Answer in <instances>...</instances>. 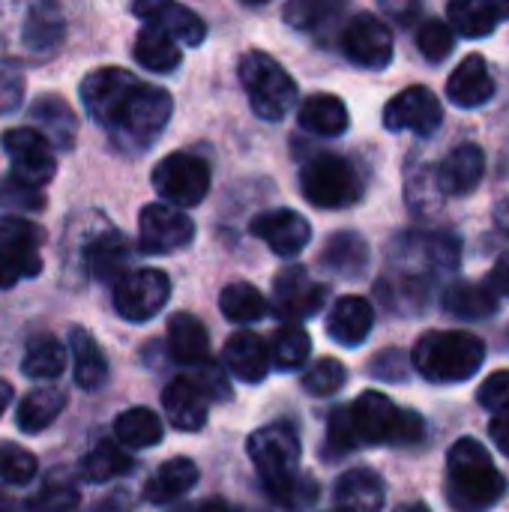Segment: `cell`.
<instances>
[{"label": "cell", "mask_w": 509, "mask_h": 512, "mask_svg": "<svg viewBox=\"0 0 509 512\" xmlns=\"http://www.w3.org/2000/svg\"><path fill=\"white\" fill-rule=\"evenodd\" d=\"M162 408L174 429L198 432L207 423V396L192 378H174L162 390Z\"/></svg>", "instance_id": "obj_20"}, {"label": "cell", "mask_w": 509, "mask_h": 512, "mask_svg": "<svg viewBox=\"0 0 509 512\" xmlns=\"http://www.w3.org/2000/svg\"><path fill=\"white\" fill-rule=\"evenodd\" d=\"M324 300H327V288L318 285L303 267L291 264L273 282L270 309H273L276 318L294 324V321H306V318L318 315L321 306H324Z\"/></svg>", "instance_id": "obj_13"}, {"label": "cell", "mask_w": 509, "mask_h": 512, "mask_svg": "<svg viewBox=\"0 0 509 512\" xmlns=\"http://www.w3.org/2000/svg\"><path fill=\"white\" fill-rule=\"evenodd\" d=\"M486 177V153L477 144H462L438 165V189L447 195H471Z\"/></svg>", "instance_id": "obj_19"}, {"label": "cell", "mask_w": 509, "mask_h": 512, "mask_svg": "<svg viewBox=\"0 0 509 512\" xmlns=\"http://www.w3.org/2000/svg\"><path fill=\"white\" fill-rule=\"evenodd\" d=\"M81 102L87 114L108 132L117 150L144 153L168 126L174 102L171 93L138 81L120 66H105L81 81Z\"/></svg>", "instance_id": "obj_1"}, {"label": "cell", "mask_w": 509, "mask_h": 512, "mask_svg": "<svg viewBox=\"0 0 509 512\" xmlns=\"http://www.w3.org/2000/svg\"><path fill=\"white\" fill-rule=\"evenodd\" d=\"M153 189L171 207H195L210 192V168L201 156L171 153L153 168Z\"/></svg>", "instance_id": "obj_8"}, {"label": "cell", "mask_w": 509, "mask_h": 512, "mask_svg": "<svg viewBox=\"0 0 509 512\" xmlns=\"http://www.w3.org/2000/svg\"><path fill=\"white\" fill-rule=\"evenodd\" d=\"M78 489L72 483H48L36 498L33 507L39 512H75L78 507Z\"/></svg>", "instance_id": "obj_48"}, {"label": "cell", "mask_w": 509, "mask_h": 512, "mask_svg": "<svg viewBox=\"0 0 509 512\" xmlns=\"http://www.w3.org/2000/svg\"><path fill=\"white\" fill-rule=\"evenodd\" d=\"M69 351H72V369H75V384L81 390H99L108 381V363L96 339L84 327L69 330Z\"/></svg>", "instance_id": "obj_31"}, {"label": "cell", "mask_w": 509, "mask_h": 512, "mask_svg": "<svg viewBox=\"0 0 509 512\" xmlns=\"http://www.w3.org/2000/svg\"><path fill=\"white\" fill-rule=\"evenodd\" d=\"M444 309L456 318H465V321H483V318H492L498 312V303L501 297L492 291L489 282H456L444 291Z\"/></svg>", "instance_id": "obj_29"}, {"label": "cell", "mask_w": 509, "mask_h": 512, "mask_svg": "<svg viewBox=\"0 0 509 512\" xmlns=\"http://www.w3.org/2000/svg\"><path fill=\"white\" fill-rule=\"evenodd\" d=\"M507 492V480L474 438H459L447 456V498L459 512H483L495 507Z\"/></svg>", "instance_id": "obj_2"}, {"label": "cell", "mask_w": 509, "mask_h": 512, "mask_svg": "<svg viewBox=\"0 0 509 512\" xmlns=\"http://www.w3.org/2000/svg\"><path fill=\"white\" fill-rule=\"evenodd\" d=\"M396 512H432L426 504H402Z\"/></svg>", "instance_id": "obj_58"}, {"label": "cell", "mask_w": 509, "mask_h": 512, "mask_svg": "<svg viewBox=\"0 0 509 512\" xmlns=\"http://www.w3.org/2000/svg\"><path fill=\"white\" fill-rule=\"evenodd\" d=\"M114 435L129 450H147L165 438V429L150 408H129L114 420Z\"/></svg>", "instance_id": "obj_36"}, {"label": "cell", "mask_w": 509, "mask_h": 512, "mask_svg": "<svg viewBox=\"0 0 509 512\" xmlns=\"http://www.w3.org/2000/svg\"><path fill=\"white\" fill-rule=\"evenodd\" d=\"M9 402H12V387L6 381H0V414L9 408Z\"/></svg>", "instance_id": "obj_57"}, {"label": "cell", "mask_w": 509, "mask_h": 512, "mask_svg": "<svg viewBox=\"0 0 509 512\" xmlns=\"http://www.w3.org/2000/svg\"><path fill=\"white\" fill-rule=\"evenodd\" d=\"M339 6L336 3H324V0H297L285 6V21L297 30H318L327 24L330 15H336Z\"/></svg>", "instance_id": "obj_46"}, {"label": "cell", "mask_w": 509, "mask_h": 512, "mask_svg": "<svg viewBox=\"0 0 509 512\" xmlns=\"http://www.w3.org/2000/svg\"><path fill=\"white\" fill-rule=\"evenodd\" d=\"M39 474V462L30 450L0 441V483L6 486H27Z\"/></svg>", "instance_id": "obj_42"}, {"label": "cell", "mask_w": 509, "mask_h": 512, "mask_svg": "<svg viewBox=\"0 0 509 512\" xmlns=\"http://www.w3.org/2000/svg\"><path fill=\"white\" fill-rule=\"evenodd\" d=\"M450 15V27L459 36L468 39H480L489 36L501 18H507V3H489V0H456L447 9Z\"/></svg>", "instance_id": "obj_32"}, {"label": "cell", "mask_w": 509, "mask_h": 512, "mask_svg": "<svg viewBox=\"0 0 509 512\" xmlns=\"http://www.w3.org/2000/svg\"><path fill=\"white\" fill-rule=\"evenodd\" d=\"M168 351L174 357V363L180 366H201L210 360V336L207 327L189 315V312H177L168 321Z\"/></svg>", "instance_id": "obj_24"}, {"label": "cell", "mask_w": 509, "mask_h": 512, "mask_svg": "<svg viewBox=\"0 0 509 512\" xmlns=\"http://www.w3.org/2000/svg\"><path fill=\"white\" fill-rule=\"evenodd\" d=\"M309 354H312V339L297 324H285L270 336V360L282 372L303 366L309 360Z\"/></svg>", "instance_id": "obj_40"}, {"label": "cell", "mask_w": 509, "mask_h": 512, "mask_svg": "<svg viewBox=\"0 0 509 512\" xmlns=\"http://www.w3.org/2000/svg\"><path fill=\"white\" fill-rule=\"evenodd\" d=\"M489 435H492V441L498 444V450L509 456V408L507 411H501V414H495V420H492V426H489Z\"/></svg>", "instance_id": "obj_54"}, {"label": "cell", "mask_w": 509, "mask_h": 512, "mask_svg": "<svg viewBox=\"0 0 509 512\" xmlns=\"http://www.w3.org/2000/svg\"><path fill=\"white\" fill-rule=\"evenodd\" d=\"M132 471V456H126L114 441H99L81 459V477L87 483H108Z\"/></svg>", "instance_id": "obj_38"}, {"label": "cell", "mask_w": 509, "mask_h": 512, "mask_svg": "<svg viewBox=\"0 0 509 512\" xmlns=\"http://www.w3.org/2000/svg\"><path fill=\"white\" fill-rule=\"evenodd\" d=\"M219 309L234 324H252L267 315V300L258 288H252L246 282H234L219 294Z\"/></svg>", "instance_id": "obj_39"}, {"label": "cell", "mask_w": 509, "mask_h": 512, "mask_svg": "<svg viewBox=\"0 0 509 512\" xmlns=\"http://www.w3.org/2000/svg\"><path fill=\"white\" fill-rule=\"evenodd\" d=\"M267 345L255 336V333H234L228 342H225V351H222V360L228 366V372L234 378H240L243 384H261L267 378V369H270V360H267Z\"/></svg>", "instance_id": "obj_25"}, {"label": "cell", "mask_w": 509, "mask_h": 512, "mask_svg": "<svg viewBox=\"0 0 509 512\" xmlns=\"http://www.w3.org/2000/svg\"><path fill=\"white\" fill-rule=\"evenodd\" d=\"M66 369V351L54 336H33L27 342L21 372L33 381H54Z\"/></svg>", "instance_id": "obj_37"}, {"label": "cell", "mask_w": 509, "mask_h": 512, "mask_svg": "<svg viewBox=\"0 0 509 512\" xmlns=\"http://www.w3.org/2000/svg\"><path fill=\"white\" fill-rule=\"evenodd\" d=\"M345 381H348L345 366H342L339 360L324 357V360H318V363L303 375V390L312 393V396H333V393H339V390L345 387Z\"/></svg>", "instance_id": "obj_44"}, {"label": "cell", "mask_w": 509, "mask_h": 512, "mask_svg": "<svg viewBox=\"0 0 509 512\" xmlns=\"http://www.w3.org/2000/svg\"><path fill=\"white\" fill-rule=\"evenodd\" d=\"M441 120H444L441 99L423 84L402 90L384 108V126L390 132H414L426 138L441 126Z\"/></svg>", "instance_id": "obj_15"}, {"label": "cell", "mask_w": 509, "mask_h": 512, "mask_svg": "<svg viewBox=\"0 0 509 512\" xmlns=\"http://www.w3.org/2000/svg\"><path fill=\"white\" fill-rule=\"evenodd\" d=\"M477 399H480V405H483V408H489V411H495V414L507 411L509 408V369L492 372V375L483 381V387H480Z\"/></svg>", "instance_id": "obj_49"}, {"label": "cell", "mask_w": 509, "mask_h": 512, "mask_svg": "<svg viewBox=\"0 0 509 512\" xmlns=\"http://www.w3.org/2000/svg\"><path fill=\"white\" fill-rule=\"evenodd\" d=\"M360 444H363V441H360V435H357L351 408L333 411L330 426H327V453H330V456H342V453H351V450L360 447Z\"/></svg>", "instance_id": "obj_47"}, {"label": "cell", "mask_w": 509, "mask_h": 512, "mask_svg": "<svg viewBox=\"0 0 509 512\" xmlns=\"http://www.w3.org/2000/svg\"><path fill=\"white\" fill-rule=\"evenodd\" d=\"M18 30H21V45L27 60H45L48 54L57 51V45L66 36V21L57 6L51 3H30L18 9Z\"/></svg>", "instance_id": "obj_16"}, {"label": "cell", "mask_w": 509, "mask_h": 512, "mask_svg": "<svg viewBox=\"0 0 509 512\" xmlns=\"http://www.w3.org/2000/svg\"><path fill=\"white\" fill-rule=\"evenodd\" d=\"M402 369H408V360H405V354H402V351L381 354V357H375V363H372V375H375V378L405 381V378H408V372H402Z\"/></svg>", "instance_id": "obj_52"}, {"label": "cell", "mask_w": 509, "mask_h": 512, "mask_svg": "<svg viewBox=\"0 0 509 512\" xmlns=\"http://www.w3.org/2000/svg\"><path fill=\"white\" fill-rule=\"evenodd\" d=\"M168 297H171V279L153 267L132 270L114 285V309L123 321L132 324H144L156 318L165 309Z\"/></svg>", "instance_id": "obj_10"}, {"label": "cell", "mask_w": 509, "mask_h": 512, "mask_svg": "<svg viewBox=\"0 0 509 512\" xmlns=\"http://www.w3.org/2000/svg\"><path fill=\"white\" fill-rule=\"evenodd\" d=\"M417 48L426 60L438 63L453 51V27L441 18H429L417 30Z\"/></svg>", "instance_id": "obj_45"}, {"label": "cell", "mask_w": 509, "mask_h": 512, "mask_svg": "<svg viewBox=\"0 0 509 512\" xmlns=\"http://www.w3.org/2000/svg\"><path fill=\"white\" fill-rule=\"evenodd\" d=\"M447 96L459 108H480L495 96V78L480 54H468L447 81Z\"/></svg>", "instance_id": "obj_21"}, {"label": "cell", "mask_w": 509, "mask_h": 512, "mask_svg": "<svg viewBox=\"0 0 509 512\" xmlns=\"http://www.w3.org/2000/svg\"><path fill=\"white\" fill-rule=\"evenodd\" d=\"M42 240L45 231L27 216H0V291L42 273Z\"/></svg>", "instance_id": "obj_6"}, {"label": "cell", "mask_w": 509, "mask_h": 512, "mask_svg": "<svg viewBox=\"0 0 509 512\" xmlns=\"http://www.w3.org/2000/svg\"><path fill=\"white\" fill-rule=\"evenodd\" d=\"M192 512H234L225 501H219V498H210V501H204V504H198Z\"/></svg>", "instance_id": "obj_56"}, {"label": "cell", "mask_w": 509, "mask_h": 512, "mask_svg": "<svg viewBox=\"0 0 509 512\" xmlns=\"http://www.w3.org/2000/svg\"><path fill=\"white\" fill-rule=\"evenodd\" d=\"M489 285L498 297H509V249L495 261V267L489 273Z\"/></svg>", "instance_id": "obj_53"}, {"label": "cell", "mask_w": 509, "mask_h": 512, "mask_svg": "<svg viewBox=\"0 0 509 512\" xmlns=\"http://www.w3.org/2000/svg\"><path fill=\"white\" fill-rule=\"evenodd\" d=\"M240 84L249 93L252 111L261 120L279 123L297 105V84L294 78L264 51H249L240 57Z\"/></svg>", "instance_id": "obj_4"}, {"label": "cell", "mask_w": 509, "mask_h": 512, "mask_svg": "<svg viewBox=\"0 0 509 512\" xmlns=\"http://www.w3.org/2000/svg\"><path fill=\"white\" fill-rule=\"evenodd\" d=\"M30 117L39 123V132L45 135L51 150H72L78 138V120L60 96H39L30 108Z\"/></svg>", "instance_id": "obj_28"}, {"label": "cell", "mask_w": 509, "mask_h": 512, "mask_svg": "<svg viewBox=\"0 0 509 512\" xmlns=\"http://www.w3.org/2000/svg\"><path fill=\"white\" fill-rule=\"evenodd\" d=\"M192 381L204 390V396H207V399H210V396H213V399H231L228 378H225V372H222L213 360H207V363L195 366Z\"/></svg>", "instance_id": "obj_50"}, {"label": "cell", "mask_w": 509, "mask_h": 512, "mask_svg": "<svg viewBox=\"0 0 509 512\" xmlns=\"http://www.w3.org/2000/svg\"><path fill=\"white\" fill-rule=\"evenodd\" d=\"M300 189L303 198L321 210H345L354 207L363 195V183L354 171V165L342 156H315L300 171Z\"/></svg>", "instance_id": "obj_7"}, {"label": "cell", "mask_w": 509, "mask_h": 512, "mask_svg": "<svg viewBox=\"0 0 509 512\" xmlns=\"http://www.w3.org/2000/svg\"><path fill=\"white\" fill-rule=\"evenodd\" d=\"M195 240V222L171 204H147L138 219V246L147 255H171Z\"/></svg>", "instance_id": "obj_12"}, {"label": "cell", "mask_w": 509, "mask_h": 512, "mask_svg": "<svg viewBox=\"0 0 509 512\" xmlns=\"http://www.w3.org/2000/svg\"><path fill=\"white\" fill-rule=\"evenodd\" d=\"M249 459L255 465V471L264 480V489L273 483L288 480L291 474H297V462H300V438L288 423H270L258 432H252L249 438Z\"/></svg>", "instance_id": "obj_9"}, {"label": "cell", "mask_w": 509, "mask_h": 512, "mask_svg": "<svg viewBox=\"0 0 509 512\" xmlns=\"http://www.w3.org/2000/svg\"><path fill=\"white\" fill-rule=\"evenodd\" d=\"M342 51L363 69H384L393 60V33L378 15H354L342 30Z\"/></svg>", "instance_id": "obj_14"}, {"label": "cell", "mask_w": 509, "mask_h": 512, "mask_svg": "<svg viewBox=\"0 0 509 512\" xmlns=\"http://www.w3.org/2000/svg\"><path fill=\"white\" fill-rule=\"evenodd\" d=\"M3 153L12 162V174L36 189H42L45 183H51L54 171H57V159L51 144L45 141V135L33 126H15L3 132Z\"/></svg>", "instance_id": "obj_11"}, {"label": "cell", "mask_w": 509, "mask_h": 512, "mask_svg": "<svg viewBox=\"0 0 509 512\" xmlns=\"http://www.w3.org/2000/svg\"><path fill=\"white\" fill-rule=\"evenodd\" d=\"M354 426L363 444H396V447H408L423 441L426 426L423 417L414 411H399L384 393L378 390H366L354 408Z\"/></svg>", "instance_id": "obj_5"}, {"label": "cell", "mask_w": 509, "mask_h": 512, "mask_svg": "<svg viewBox=\"0 0 509 512\" xmlns=\"http://www.w3.org/2000/svg\"><path fill=\"white\" fill-rule=\"evenodd\" d=\"M249 231L264 240L270 246V252H276L279 258H294L300 255L309 240H312V228L309 222L294 213V210H270V213H261L252 219Z\"/></svg>", "instance_id": "obj_17"}, {"label": "cell", "mask_w": 509, "mask_h": 512, "mask_svg": "<svg viewBox=\"0 0 509 512\" xmlns=\"http://www.w3.org/2000/svg\"><path fill=\"white\" fill-rule=\"evenodd\" d=\"M198 483V465L192 459H168L165 465H159V471L147 480L144 486V498L156 507L162 504H174L180 498H186Z\"/></svg>", "instance_id": "obj_27"}, {"label": "cell", "mask_w": 509, "mask_h": 512, "mask_svg": "<svg viewBox=\"0 0 509 512\" xmlns=\"http://www.w3.org/2000/svg\"><path fill=\"white\" fill-rule=\"evenodd\" d=\"M24 102V75L18 69H0V117L12 114Z\"/></svg>", "instance_id": "obj_51"}, {"label": "cell", "mask_w": 509, "mask_h": 512, "mask_svg": "<svg viewBox=\"0 0 509 512\" xmlns=\"http://www.w3.org/2000/svg\"><path fill=\"white\" fill-rule=\"evenodd\" d=\"M132 12L138 18H144L150 27H159L165 30L174 42H183L189 48L201 45L204 36H207V27L201 21L198 12H192L189 6H180V3H159V0H150V3H135Z\"/></svg>", "instance_id": "obj_18"}, {"label": "cell", "mask_w": 509, "mask_h": 512, "mask_svg": "<svg viewBox=\"0 0 509 512\" xmlns=\"http://www.w3.org/2000/svg\"><path fill=\"white\" fill-rule=\"evenodd\" d=\"M84 258H87V270H90L93 279H99V282H114V285H117V282L126 276L129 246H126L123 234L105 231L102 237H96V240L87 246Z\"/></svg>", "instance_id": "obj_33"}, {"label": "cell", "mask_w": 509, "mask_h": 512, "mask_svg": "<svg viewBox=\"0 0 509 512\" xmlns=\"http://www.w3.org/2000/svg\"><path fill=\"white\" fill-rule=\"evenodd\" d=\"M414 369L435 384H459L480 372L486 360V345L465 330H435L417 339Z\"/></svg>", "instance_id": "obj_3"}, {"label": "cell", "mask_w": 509, "mask_h": 512, "mask_svg": "<svg viewBox=\"0 0 509 512\" xmlns=\"http://www.w3.org/2000/svg\"><path fill=\"white\" fill-rule=\"evenodd\" d=\"M66 408V393L60 387H36L30 390L21 402H18V411H15V423L24 435H39L45 432Z\"/></svg>", "instance_id": "obj_30"}, {"label": "cell", "mask_w": 509, "mask_h": 512, "mask_svg": "<svg viewBox=\"0 0 509 512\" xmlns=\"http://www.w3.org/2000/svg\"><path fill=\"white\" fill-rule=\"evenodd\" d=\"M384 12H387L390 18H402V21H408V18H414V15L420 12V6H417V3H408V6H396V3H384Z\"/></svg>", "instance_id": "obj_55"}, {"label": "cell", "mask_w": 509, "mask_h": 512, "mask_svg": "<svg viewBox=\"0 0 509 512\" xmlns=\"http://www.w3.org/2000/svg\"><path fill=\"white\" fill-rule=\"evenodd\" d=\"M321 270L339 279H360L369 267V243L357 231H339L318 255Z\"/></svg>", "instance_id": "obj_23"}, {"label": "cell", "mask_w": 509, "mask_h": 512, "mask_svg": "<svg viewBox=\"0 0 509 512\" xmlns=\"http://www.w3.org/2000/svg\"><path fill=\"white\" fill-rule=\"evenodd\" d=\"M384 483L369 468H354L336 483V510L339 512H381L384 510Z\"/></svg>", "instance_id": "obj_26"}, {"label": "cell", "mask_w": 509, "mask_h": 512, "mask_svg": "<svg viewBox=\"0 0 509 512\" xmlns=\"http://www.w3.org/2000/svg\"><path fill=\"white\" fill-rule=\"evenodd\" d=\"M336 512H339V510H336Z\"/></svg>", "instance_id": "obj_59"}, {"label": "cell", "mask_w": 509, "mask_h": 512, "mask_svg": "<svg viewBox=\"0 0 509 512\" xmlns=\"http://www.w3.org/2000/svg\"><path fill=\"white\" fill-rule=\"evenodd\" d=\"M267 495H270L273 504H279L282 510L300 512L318 501V483H315L309 474L297 471V474H291L288 480L267 486Z\"/></svg>", "instance_id": "obj_41"}, {"label": "cell", "mask_w": 509, "mask_h": 512, "mask_svg": "<svg viewBox=\"0 0 509 512\" xmlns=\"http://www.w3.org/2000/svg\"><path fill=\"white\" fill-rule=\"evenodd\" d=\"M300 126L306 132H315V135H324V138H336L348 129V108L339 96H330V93H321V96H312L300 105Z\"/></svg>", "instance_id": "obj_34"}, {"label": "cell", "mask_w": 509, "mask_h": 512, "mask_svg": "<svg viewBox=\"0 0 509 512\" xmlns=\"http://www.w3.org/2000/svg\"><path fill=\"white\" fill-rule=\"evenodd\" d=\"M132 54H135V60H138L144 69H150V72H171V69H177L180 60H183L177 42H174L165 30L150 27V24H144L141 33L135 36Z\"/></svg>", "instance_id": "obj_35"}, {"label": "cell", "mask_w": 509, "mask_h": 512, "mask_svg": "<svg viewBox=\"0 0 509 512\" xmlns=\"http://www.w3.org/2000/svg\"><path fill=\"white\" fill-rule=\"evenodd\" d=\"M45 207V195L42 189L18 180L15 174L9 177H0V210L9 213V216H18V213H39Z\"/></svg>", "instance_id": "obj_43"}, {"label": "cell", "mask_w": 509, "mask_h": 512, "mask_svg": "<svg viewBox=\"0 0 509 512\" xmlns=\"http://www.w3.org/2000/svg\"><path fill=\"white\" fill-rule=\"evenodd\" d=\"M372 324H375V312H372L369 300H363V297H342L333 303V309L327 315L330 339L345 348L363 345L372 333Z\"/></svg>", "instance_id": "obj_22"}]
</instances>
